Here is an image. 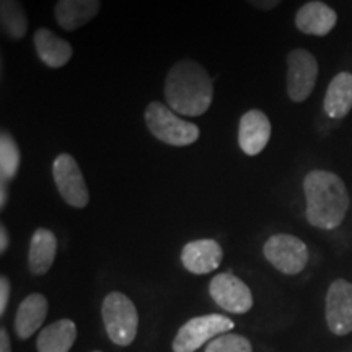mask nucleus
Segmentation results:
<instances>
[{
  "label": "nucleus",
  "instance_id": "dca6fc26",
  "mask_svg": "<svg viewBox=\"0 0 352 352\" xmlns=\"http://www.w3.org/2000/svg\"><path fill=\"white\" fill-rule=\"evenodd\" d=\"M57 254V236L50 228H38L30 240L28 267L34 276H43L51 270Z\"/></svg>",
  "mask_w": 352,
  "mask_h": 352
},
{
  "label": "nucleus",
  "instance_id": "6e6552de",
  "mask_svg": "<svg viewBox=\"0 0 352 352\" xmlns=\"http://www.w3.org/2000/svg\"><path fill=\"white\" fill-rule=\"evenodd\" d=\"M287 95L294 103L308 100L318 78V60L307 50H292L287 54Z\"/></svg>",
  "mask_w": 352,
  "mask_h": 352
},
{
  "label": "nucleus",
  "instance_id": "4468645a",
  "mask_svg": "<svg viewBox=\"0 0 352 352\" xmlns=\"http://www.w3.org/2000/svg\"><path fill=\"white\" fill-rule=\"evenodd\" d=\"M33 44L39 60L51 69H60L72 60L74 47L64 38L47 28H38L33 34Z\"/></svg>",
  "mask_w": 352,
  "mask_h": 352
},
{
  "label": "nucleus",
  "instance_id": "a878e982",
  "mask_svg": "<svg viewBox=\"0 0 352 352\" xmlns=\"http://www.w3.org/2000/svg\"><path fill=\"white\" fill-rule=\"evenodd\" d=\"M0 352H12L10 338H8L7 329H0Z\"/></svg>",
  "mask_w": 352,
  "mask_h": 352
},
{
  "label": "nucleus",
  "instance_id": "4be33fe9",
  "mask_svg": "<svg viewBox=\"0 0 352 352\" xmlns=\"http://www.w3.org/2000/svg\"><path fill=\"white\" fill-rule=\"evenodd\" d=\"M206 352H253V347L252 342L240 334L226 333L210 341Z\"/></svg>",
  "mask_w": 352,
  "mask_h": 352
},
{
  "label": "nucleus",
  "instance_id": "ddd939ff",
  "mask_svg": "<svg viewBox=\"0 0 352 352\" xmlns=\"http://www.w3.org/2000/svg\"><path fill=\"white\" fill-rule=\"evenodd\" d=\"M338 23V15L331 7L320 0L307 2L298 8L296 15V26L298 32L311 36H327Z\"/></svg>",
  "mask_w": 352,
  "mask_h": 352
},
{
  "label": "nucleus",
  "instance_id": "9d476101",
  "mask_svg": "<svg viewBox=\"0 0 352 352\" xmlns=\"http://www.w3.org/2000/svg\"><path fill=\"white\" fill-rule=\"evenodd\" d=\"M327 323L336 336L352 333V283L338 279L327 294Z\"/></svg>",
  "mask_w": 352,
  "mask_h": 352
},
{
  "label": "nucleus",
  "instance_id": "393cba45",
  "mask_svg": "<svg viewBox=\"0 0 352 352\" xmlns=\"http://www.w3.org/2000/svg\"><path fill=\"white\" fill-rule=\"evenodd\" d=\"M8 245H10V236H8L7 227L2 223L0 226V253H6L8 250Z\"/></svg>",
  "mask_w": 352,
  "mask_h": 352
},
{
  "label": "nucleus",
  "instance_id": "f257e3e1",
  "mask_svg": "<svg viewBox=\"0 0 352 352\" xmlns=\"http://www.w3.org/2000/svg\"><path fill=\"white\" fill-rule=\"evenodd\" d=\"M165 101L183 116H202L214 100V80L202 64L182 59L171 65L165 78Z\"/></svg>",
  "mask_w": 352,
  "mask_h": 352
},
{
  "label": "nucleus",
  "instance_id": "7ed1b4c3",
  "mask_svg": "<svg viewBox=\"0 0 352 352\" xmlns=\"http://www.w3.org/2000/svg\"><path fill=\"white\" fill-rule=\"evenodd\" d=\"M145 124L151 134L160 142L173 147H188L199 139L201 131L195 122L182 120L168 104L152 101L145 108Z\"/></svg>",
  "mask_w": 352,
  "mask_h": 352
},
{
  "label": "nucleus",
  "instance_id": "5701e85b",
  "mask_svg": "<svg viewBox=\"0 0 352 352\" xmlns=\"http://www.w3.org/2000/svg\"><path fill=\"white\" fill-rule=\"evenodd\" d=\"M8 298H10V280L2 276L0 277V315L6 314Z\"/></svg>",
  "mask_w": 352,
  "mask_h": 352
},
{
  "label": "nucleus",
  "instance_id": "2eb2a0df",
  "mask_svg": "<svg viewBox=\"0 0 352 352\" xmlns=\"http://www.w3.org/2000/svg\"><path fill=\"white\" fill-rule=\"evenodd\" d=\"M101 0H57L54 16L65 32H76L100 13Z\"/></svg>",
  "mask_w": 352,
  "mask_h": 352
},
{
  "label": "nucleus",
  "instance_id": "a211bd4d",
  "mask_svg": "<svg viewBox=\"0 0 352 352\" xmlns=\"http://www.w3.org/2000/svg\"><path fill=\"white\" fill-rule=\"evenodd\" d=\"M323 109L331 120H342L352 109V74L340 72L329 82Z\"/></svg>",
  "mask_w": 352,
  "mask_h": 352
},
{
  "label": "nucleus",
  "instance_id": "f8f14e48",
  "mask_svg": "<svg viewBox=\"0 0 352 352\" xmlns=\"http://www.w3.org/2000/svg\"><path fill=\"white\" fill-rule=\"evenodd\" d=\"M222 246L210 239L189 241L182 250V263L184 270L197 276L215 271L222 263Z\"/></svg>",
  "mask_w": 352,
  "mask_h": 352
},
{
  "label": "nucleus",
  "instance_id": "423d86ee",
  "mask_svg": "<svg viewBox=\"0 0 352 352\" xmlns=\"http://www.w3.org/2000/svg\"><path fill=\"white\" fill-rule=\"evenodd\" d=\"M264 258L285 276H296L305 270L308 248L300 239L289 233H276L263 246Z\"/></svg>",
  "mask_w": 352,
  "mask_h": 352
},
{
  "label": "nucleus",
  "instance_id": "aec40b11",
  "mask_svg": "<svg viewBox=\"0 0 352 352\" xmlns=\"http://www.w3.org/2000/svg\"><path fill=\"white\" fill-rule=\"evenodd\" d=\"M28 15L21 0H0V28L3 36L20 41L28 33Z\"/></svg>",
  "mask_w": 352,
  "mask_h": 352
},
{
  "label": "nucleus",
  "instance_id": "6ab92c4d",
  "mask_svg": "<svg viewBox=\"0 0 352 352\" xmlns=\"http://www.w3.org/2000/svg\"><path fill=\"white\" fill-rule=\"evenodd\" d=\"M77 338V327L72 320H59L43 328L38 334V352H69Z\"/></svg>",
  "mask_w": 352,
  "mask_h": 352
},
{
  "label": "nucleus",
  "instance_id": "412c9836",
  "mask_svg": "<svg viewBox=\"0 0 352 352\" xmlns=\"http://www.w3.org/2000/svg\"><path fill=\"white\" fill-rule=\"evenodd\" d=\"M21 153L16 140L8 131L0 134V182H12L19 175Z\"/></svg>",
  "mask_w": 352,
  "mask_h": 352
},
{
  "label": "nucleus",
  "instance_id": "39448f33",
  "mask_svg": "<svg viewBox=\"0 0 352 352\" xmlns=\"http://www.w3.org/2000/svg\"><path fill=\"white\" fill-rule=\"evenodd\" d=\"M233 321L226 315L210 314L188 320L173 340V352H196L220 334L230 333Z\"/></svg>",
  "mask_w": 352,
  "mask_h": 352
},
{
  "label": "nucleus",
  "instance_id": "0eeeda50",
  "mask_svg": "<svg viewBox=\"0 0 352 352\" xmlns=\"http://www.w3.org/2000/svg\"><path fill=\"white\" fill-rule=\"evenodd\" d=\"M52 178L63 199L76 209L87 208L90 202L85 176L80 165L70 153H59L52 164Z\"/></svg>",
  "mask_w": 352,
  "mask_h": 352
},
{
  "label": "nucleus",
  "instance_id": "cd10ccee",
  "mask_svg": "<svg viewBox=\"0 0 352 352\" xmlns=\"http://www.w3.org/2000/svg\"><path fill=\"white\" fill-rule=\"evenodd\" d=\"M94 352H101V351H94Z\"/></svg>",
  "mask_w": 352,
  "mask_h": 352
},
{
  "label": "nucleus",
  "instance_id": "bb28decb",
  "mask_svg": "<svg viewBox=\"0 0 352 352\" xmlns=\"http://www.w3.org/2000/svg\"><path fill=\"white\" fill-rule=\"evenodd\" d=\"M7 182H0V209H6L8 202V186Z\"/></svg>",
  "mask_w": 352,
  "mask_h": 352
},
{
  "label": "nucleus",
  "instance_id": "20e7f679",
  "mask_svg": "<svg viewBox=\"0 0 352 352\" xmlns=\"http://www.w3.org/2000/svg\"><path fill=\"white\" fill-rule=\"evenodd\" d=\"M104 328L108 338L118 346H129L138 336L139 314L134 302L121 292H111L101 305Z\"/></svg>",
  "mask_w": 352,
  "mask_h": 352
},
{
  "label": "nucleus",
  "instance_id": "9b49d317",
  "mask_svg": "<svg viewBox=\"0 0 352 352\" xmlns=\"http://www.w3.org/2000/svg\"><path fill=\"white\" fill-rule=\"evenodd\" d=\"M271 139V121L261 109H250L239 122V145L248 157H256Z\"/></svg>",
  "mask_w": 352,
  "mask_h": 352
},
{
  "label": "nucleus",
  "instance_id": "1a4fd4ad",
  "mask_svg": "<svg viewBox=\"0 0 352 352\" xmlns=\"http://www.w3.org/2000/svg\"><path fill=\"white\" fill-rule=\"evenodd\" d=\"M209 294L212 300L230 314H246L253 307V294L240 277L232 272H220L210 280Z\"/></svg>",
  "mask_w": 352,
  "mask_h": 352
},
{
  "label": "nucleus",
  "instance_id": "b1692460",
  "mask_svg": "<svg viewBox=\"0 0 352 352\" xmlns=\"http://www.w3.org/2000/svg\"><path fill=\"white\" fill-rule=\"evenodd\" d=\"M246 2H248L252 7L258 8V10L267 12V10H274L283 0H246Z\"/></svg>",
  "mask_w": 352,
  "mask_h": 352
},
{
  "label": "nucleus",
  "instance_id": "f03ea898",
  "mask_svg": "<svg viewBox=\"0 0 352 352\" xmlns=\"http://www.w3.org/2000/svg\"><path fill=\"white\" fill-rule=\"evenodd\" d=\"M303 192L305 217L311 227L334 230L341 226L349 209V195L340 176L327 170H311L303 178Z\"/></svg>",
  "mask_w": 352,
  "mask_h": 352
},
{
  "label": "nucleus",
  "instance_id": "f3484780",
  "mask_svg": "<svg viewBox=\"0 0 352 352\" xmlns=\"http://www.w3.org/2000/svg\"><path fill=\"white\" fill-rule=\"evenodd\" d=\"M47 316V298L43 294H30L19 305L15 315V331L20 340H28L41 328Z\"/></svg>",
  "mask_w": 352,
  "mask_h": 352
}]
</instances>
